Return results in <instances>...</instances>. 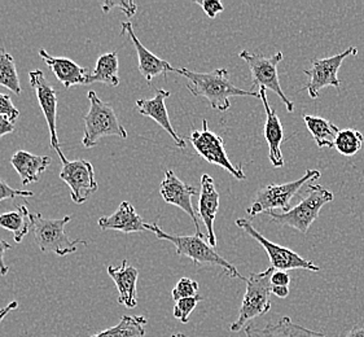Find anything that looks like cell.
Instances as JSON below:
<instances>
[{"label": "cell", "mask_w": 364, "mask_h": 337, "mask_svg": "<svg viewBox=\"0 0 364 337\" xmlns=\"http://www.w3.org/2000/svg\"><path fill=\"white\" fill-rule=\"evenodd\" d=\"M190 140L192 147L196 149L197 154H200L209 164L226 168L227 171H230L239 181L247 179V176L244 174V170H242V165L240 164L237 166H233V164L230 161L228 154L225 149V140L218 134L209 130L206 119H203L201 130L192 132Z\"/></svg>", "instance_id": "cell-10"}, {"label": "cell", "mask_w": 364, "mask_h": 337, "mask_svg": "<svg viewBox=\"0 0 364 337\" xmlns=\"http://www.w3.org/2000/svg\"><path fill=\"white\" fill-rule=\"evenodd\" d=\"M18 308V302L17 301H12L11 304H8L6 308L0 309V323L4 321V318L11 313V311H14L16 309Z\"/></svg>", "instance_id": "cell-39"}, {"label": "cell", "mask_w": 364, "mask_h": 337, "mask_svg": "<svg viewBox=\"0 0 364 337\" xmlns=\"http://www.w3.org/2000/svg\"><path fill=\"white\" fill-rule=\"evenodd\" d=\"M333 198V192L327 190L326 187L321 184H310L306 198H302L299 205L291 208L288 212H266V214L277 225L296 228L299 232L307 234L310 226L319 217L321 208L331 203Z\"/></svg>", "instance_id": "cell-5"}, {"label": "cell", "mask_w": 364, "mask_h": 337, "mask_svg": "<svg viewBox=\"0 0 364 337\" xmlns=\"http://www.w3.org/2000/svg\"><path fill=\"white\" fill-rule=\"evenodd\" d=\"M90 109L83 116L85 135L82 146L94 148L104 137H118L121 139L127 138V132L119 124L116 112L109 104L104 103L95 91L88 92Z\"/></svg>", "instance_id": "cell-4"}, {"label": "cell", "mask_w": 364, "mask_h": 337, "mask_svg": "<svg viewBox=\"0 0 364 337\" xmlns=\"http://www.w3.org/2000/svg\"><path fill=\"white\" fill-rule=\"evenodd\" d=\"M201 192L198 198V215L204 222L205 228L208 231L209 244L213 248L217 247V237L214 232V220L220 205V198L218 191L215 188L214 179L209 174L201 176Z\"/></svg>", "instance_id": "cell-18"}, {"label": "cell", "mask_w": 364, "mask_h": 337, "mask_svg": "<svg viewBox=\"0 0 364 337\" xmlns=\"http://www.w3.org/2000/svg\"><path fill=\"white\" fill-rule=\"evenodd\" d=\"M345 337H364V326H355L349 331V333Z\"/></svg>", "instance_id": "cell-41"}, {"label": "cell", "mask_w": 364, "mask_h": 337, "mask_svg": "<svg viewBox=\"0 0 364 337\" xmlns=\"http://www.w3.org/2000/svg\"><path fill=\"white\" fill-rule=\"evenodd\" d=\"M160 193L162 198L165 200V203H168L170 205L178 206L182 209L183 212L187 213L196 228V235L204 236L198 226L195 208L192 205V198L198 193L196 187L182 182L178 176H175L173 170H166L165 178L161 182Z\"/></svg>", "instance_id": "cell-14"}, {"label": "cell", "mask_w": 364, "mask_h": 337, "mask_svg": "<svg viewBox=\"0 0 364 337\" xmlns=\"http://www.w3.org/2000/svg\"><path fill=\"white\" fill-rule=\"evenodd\" d=\"M146 228L148 231L154 232L159 240H166L174 244L178 256L188 257L195 264L219 266L230 278L240 279L247 282V278H244L232 264H230L227 260L218 255V252L214 250L209 242H205V236H200V235L181 236V235L166 234L156 223H146Z\"/></svg>", "instance_id": "cell-2"}, {"label": "cell", "mask_w": 364, "mask_h": 337, "mask_svg": "<svg viewBox=\"0 0 364 337\" xmlns=\"http://www.w3.org/2000/svg\"><path fill=\"white\" fill-rule=\"evenodd\" d=\"M272 294L279 299H287L289 296V287L272 286Z\"/></svg>", "instance_id": "cell-40"}, {"label": "cell", "mask_w": 364, "mask_h": 337, "mask_svg": "<svg viewBox=\"0 0 364 337\" xmlns=\"http://www.w3.org/2000/svg\"><path fill=\"white\" fill-rule=\"evenodd\" d=\"M357 55V47H349L335 56L326 59H314L311 61V68L304 70V73L309 77V83L302 90H306L311 99H318L321 90L329 86L340 90L341 82L338 80V70L343 65V60Z\"/></svg>", "instance_id": "cell-12"}, {"label": "cell", "mask_w": 364, "mask_h": 337, "mask_svg": "<svg viewBox=\"0 0 364 337\" xmlns=\"http://www.w3.org/2000/svg\"><path fill=\"white\" fill-rule=\"evenodd\" d=\"M363 134L355 129H345L340 130L338 135L336 137L335 148L337 152L346 157H351L363 147Z\"/></svg>", "instance_id": "cell-29"}, {"label": "cell", "mask_w": 364, "mask_h": 337, "mask_svg": "<svg viewBox=\"0 0 364 337\" xmlns=\"http://www.w3.org/2000/svg\"><path fill=\"white\" fill-rule=\"evenodd\" d=\"M204 300L203 296L197 294L195 297H190V299H183V300L176 301L174 305V318H176L178 321H181L183 324L188 323L190 316L192 314V311L196 309L197 304L200 301Z\"/></svg>", "instance_id": "cell-30"}, {"label": "cell", "mask_w": 364, "mask_h": 337, "mask_svg": "<svg viewBox=\"0 0 364 337\" xmlns=\"http://www.w3.org/2000/svg\"><path fill=\"white\" fill-rule=\"evenodd\" d=\"M97 225L102 231L114 230V231H121L124 234L146 231V223L143 222L141 217L129 201L121 203V205L118 206V209L112 215L102 217L97 222Z\"/></svg>", "instance_id": "cell-22"}, {"label": "cell", "mask_w": 364, "mask_h": 337, "mask_svg": "<svg viewBox=\"0 0 364 337\" xmlns=\"http://www.w3.org/2000/svg\"><path fill=\"white\" fill-rule=\"evenodd\" d=\"M0 116L7 117L14 124H15L16 119L20 116V112L12 103L11 96L0 94Z\"/></svg>", "instance_id": "cell-33"}, {"label": "cell", "mask_w": 364, "mask_h": 337, "mask_svg": "<svg viewBox=\"0 0 364 337\" xmlns=\"http://www.w3.org/2000/svg\"><path fill=\"white\" fill-rule=\"evenodd\" d=\"M259 99L262 100L263 107L266 110V124H264V139L269 144V161L274 168L284 166V157L282 154V143L284 139V129L280 118L277 117V110L269 107L266 90L259 88Z\"/></svg>", "instance_id": "cell-15"}, {"label": "cell", "mask_w": 364, "mask_h": 337, "mask_svg": "<svg viewBox=\"0 0 364 337\" xmlns=\"http://www.w3.org/2000/svg\"><path fill=\"white\" fill-rule=\"evenodd\" d=\"M121 28H122V34L126 33L130 37L135 50L138 52L139 72L146 78L148 85H151L154 77H157L160 74L166 75L168 72L176 70L175 68L170 65V63H168L166 60L160 59L149 50H146V47L139 41V38L135 36L132 22H122Z\"/></svg>", "instance_id": "cell-19"}, {"label": "cell", "mask_w": 364, "mask_h": 337, "mask_svg": "<svg viewBox=\"0 0 364 337\" xmlns=\"http://www.w3.org/2000/svg\"><path fill=\"white\" fill-rule=\"evenodd\" d=\"M198 283L192 280L190 278H182L176 286L174 287V289L171 291V297L173 300L176 301L183 300V299H190V297H195L197 296L198 292Z\"/></svg>", "instance_id": "cell-31"}, {"label": "cell", "mask_w": 364, "mask_h": 337, "mask_svg": "<svg viewBox=\"0 0 364 337\" xmlns=\"http://www.w3.org/2000/svg\"><path fill=\"white\" fill-rule=\"evenodd\" d=\"M236 226L262 245L263 250H266V253L269 255L271 266L275 270H282V272H288V270H294V269L309 270V272H319L321 270L319 266L313 264L310 260L299 256V253H296L294 250L269 242V239H266L259 231L255 230L252 222L247 218L236 220Z\"/></svg>", "instance_id": "cell-9"}, {"label": "cell", "mask_w": 364, "mask_h": 337, "mask_svg": "<svg viewBox=\"0 0 364 337\" xmlns=\"http://www.w3.org/2000/svg\"><path fill=\"white\" fill-rule=\"evenodd\" d=\"M239 56L241 59L245 60V63L249 65L253 86L271 90L274 94H277L282 99V102L287 107V110L291 113L294 110V104L285 96L284 91L282 90L279 74H277V65L279 63L283 61L284 58L283 52H277L275 55L267 58L261 53H252L244 50L239 53Z\"/></svg>", "instance_id": "cell-8"}, {"label": "cell", "mask_w": 364, "mask_h": 337, "mask_svg": "<svg viewBox=\"0 0 364 337\" xmlns=\"http://www.w3.org/2000/svg\"><path fill=\"white\" fill-rule=\"evenodd\" d=\"M119 61H118V53L109 52L102 55L96 61V68L94 72L88 74L86 85L91 83H104L108 86L117 87L119 85Z\"/></svg>", "instance_id": "cell-24"}, {"label": "cell", "mask_w": 364, "mask_h": 337, "mask_svg": "<svg viewBox=\"0 0 364 337\" xmlns=\"http://www.w3.org/2000/svg\"><path fill=\"white\" fill-rule=\"evenodd\" d=\"M196 4L203 8L205 15L208 16L211 20L215 18L219 14H222L225 11L223 4L218 0H201V1H196Z\"/></svg>", "instance_id": "cell-35"}, {"label": "cell", "mask_w": 364, "mask_h": 337, "mask_svg": "<svg viewBox=\"0 0 364 337\" xmlns=\"http://www.w3.org/2000/svg\"><path fill=\"white\" fill-rule=\"evenodd\" d=\"M16 208L15 212L0 214V228L14 232L15 242H21L31 230V213L25 205H16Z\"/></svg>", "instance_id": "cell-26"}, {"label": "cell", "mask_w": 364, "mask_h": 337, "mask_svg": "<svg viewBox=\"0 0 364 337\" xmlns=\"http://www.w3.org/2000/svg\"><path fill=\"white\" fill-rule=\"evenodd\" d=\"M175 73L181 74L188 80L187 88L193 96L205 97L213 109L217 112H226L231 107V96H253L259 99V92L253 90H242L236 87L230 81L227 69H215L210 73H196L186 68L176 69Z\"/></svg>", "instance_id": "cell-1"}, {"label": "cell", "mask_w": 364, "mask_h": 337, "mask_svg": "<svg viewBox=\"0 0 364 337\" xmlns=\"http://www.w3.org/2000/svg\"><path fill=\"white\" fill-rule=\"evenodd\" d=\"M30 86L34 88L37 95L38 103L41 109L43 112L44 118L47 121L50 137H51V144L50 147L55 151L60 148L58 132H56V118H58V95L56 90L52 87L51 83L47 81L46 75L42 70L36 69L29 73Z\"/></svg>", "instance_id": "cell-13"}, {"label": "cell", "mask_w": 364, "mask_h": 337, "mask_svg": "<svg viewBox=\"0 0 364 337\" xmlns=\"http://www.w3.org/2000/svg\"><path fill=\"white\" fill-rule=\"evenodd\" d=\"M9 250H12V247L7 242H4L3 239H0V275H3V277L7 275L9 272V267L4 262V255Z\"/></svg>", "instance_id": "cell-37"}, {"label": "cell", "mask_w": 364, "mask_h": 337, "mask_svg": "<svg viewBox=\"0 0 364 337\" xmlns=\"http://www.w3.org/2000/svg\"><path fill=\"white\" fill-rule=\"evenodd\" d=\"M170 91L164 90V88H159L156 90V95L152 99H140L136 103L135 107L139 110L140 114L146 116V117L152 118L156 121L159 125L168 132V135L174 139L176 146L179 148H186V140L182 139L176 132L174 127L170 122L168 118V109H166V104L165 100L170 97Z\"/></svg>", "instance_id": "cell-16"}, {"label": "cell", "mask_w": 364, "mask_h": 337, "mask_svg": "<svg viewBox=\"0 0 364 337\" xmlns=\"http://www.w3.org/2000/svg\"><path fill=\"white\" fill-rule=\"evenodd\" d=\"M39 56L51 69L52 73L58 77V81L64 85V87L70 88L77 85H86L88 74L91 73L87 68L78 65L73 60L51 56L44 48L39 50Z\"/></svg>", "instance_id": "cell-21"}, {"label": "cell", "mask_w": 364, "mask_h": 337, "mask_svg": "<svg viewBox=\"0 0 364 337\" xmlns=\"http://www.w3.org/2000/svg\"><path fill=\"white\" fill-rule=\"evenodd\" d=\"M34 193L31 191L15 190L8 186L3 179H0V203L4 200L16 198H31Z\"/></svg>", "instance_id": "cell-34"}, {"label": "cell", "mask_w": 364, "mask_h": 337, "mask_svg": "<svg viewBox=\"0 0 364 337\" xmlns=\"http://www.w3.org/2000/svg\"><path fill=\"white\" fill-rule=\"evenodd\" d=\"M72 220V215H65L58 220L44 218L41 213L31 214V230L34 232L36 244L43 253L52 252L58 256H68L77 252L78 245L87 247L88 242L83 239L70 240L65 234V226Z\"/></svg>", "instance_id": "cell-6"}, {"label": "cell", "mask_w": 364, "mask_h": 337, "mask_svg": "<svg viewBox=\"0 0 364 337\" xmlns=\"http://www.w3.org/2000/svg\"><path fill=\"white\" fill-rule=\"evenodd\" d=\"M275 269L269 266L262 272H252L247 279V291L242 299L239 316L230 326L231 332H240L247 323L258 316L267 314L271 310L272 283L271 278Z\"/></svg>", "instance_id": "cell-3"}, {"label": "cell", "mask_w": 364, "mask_h": 337, "mask_svg": "<svg viewBox=\"0 0 364 337\" xmlns=\"http://www.w3.org/2000/svg\"><path fill=\"white\" fill-rule=\"evenodd\" d=\"M60 160L63 162V168L60 178L65 182L70 188V196L75 204H83L88 198L95 193L99 186L95 179V171L91 162L86 160H74L69 161L58 148L56 149Z\"/></svg>", "instance_id": "cell-11"}, {"label": "cell", "mask_w": 364, "mask_h": 337, "mask_svg": "<svg viewBox=\"0 0 364 337\" xmlns=\"http://www.w3.org/2000/svg\"><path fill=\"white\" fill-rule=\"evenodd\" d=\"M108 274L113 279L118 291V304L124 308L135 309L138 306L139 272L134 266L124 260L119 266H108Z\"/></svg>", "instance_id": "cell-17"}, {"label": "cell", "mask_w": 364, "mask_h": 337, "mask_svg": "<svg viewBox=\"0 0 364 337\" xmlns=\"http://www.w3.org/2000/svg\"><path fill=\"white\" fill-rule=\"evenodd\" d=\"M271 283H272V286L289 287V283H291V277H289L288 272L277 270V272L272 274Z\"/></svg>", "instance_id": "cell-36"}, {"label": "cell", "mask_w": 364, "mask_h": 337, "mask_svg": "<svg viewBox=\"0 0 364 337\" xmlns=\"http://www.w3.org/2000/svg\"><path fill=\"white\" fill-rule=\"evenodd\" d=\"M0 86L8 88L16 95L21 94V83L17 73L15 59L4 48L0 50Z\"/></svg>", "instance_id": "cell-28"}, {"label": "cell", "mask_w": 364, "mask_h": 337, "mask_svg": "<svg viewBox=\"0 0 364 337\" xmlns=\"http://www.w3.org/2000/svg\"><path fill=\"white\" fill-rule=\"evenodd\" d=\"M247 337H327L318 331L310 330L293 322L289 316H283L277 323L269 322L264 328H257L253 324L245 330ZM170 337H187L183 333H174Z\"/></svg>", "instance_id": "cell-20"}, {"label": "cell", "mask_w": 364, "mask_h": 337, "mask_svg": "<svg viewBox=\"0 0 364 337\" xmlns=\"http://www.w3.org/2000/svg\"><path fill=\"white\" fill-rule=\"evenodd\" d=\"M321 176L319 170L309 168L305 176H301L297 181L264 186L258 191L253 204L248 208L247 212L250 217H255L259 213L274 212V209H283L284 212H288L291 209V198H294L307 183L319 179Z\"/></svg>", "instance_id": "cell-7"}, {"label": "cell", "mask_w": 364, "mask_h": 337, "mask_svg": "<svg viewBox=\"0 0 364 337\" xmlns=\"http://www.w3.org/2000/svg\"><path fill=\"white\" fill-rule=\"evenodd\" d=\"M102 7L104 14H108L113 8H121V11L126 14L129 18L136 14V8H138L132 1H110V0L102 3Z\"/></svg>", "instance_id": "cell-32"}, {"label": "cell", "mask_w": 364, "mask_h": 337, "mask_svg": "<svg viewBox=\"0 0 364 337\" xmlns=\"http://www.w3.org/2000/svg\"><path fill=\"white\" fill-rule=\"evenodd\" d=\"M14 132H15V124L9 121L7 117L0 116V139Z\"/></svg>", "instance_id": "cell-38"}, {"label": "cell", "mask_w": 364, "mask_h": 337, "mask_svg": "<svg viewBox=\"0 0 364 337\" xmlns=\"http://www.w3.org/2000/svg\"><path fill=\"white\" fill-rule=\"evenodd\" d=\"M304 121L307 130L311 132L315 143L319 148H335L336 137L340 129L326 118L304 114Z\"/></svg>", "instance_id": "cell-25"}, {"label": "cell", "mask_w": 364, "mask_h": 337, "mask_svg": "<svg viewBox=\"0 0 364 337\" xmlns=\"http://www.w3.org/2000/svg\"><path fill=\"white\" fill-rule=\"evenodd\" d=\"M11 164L21 178L22 184L28 186L41 179L46 168L50 166L51 159L48 156H37L26 151H17L11 157Z\"/></svg>", "instance_id": "cell-23"}, {"label": "cell", "mask_w": 364, "mask_h": 337, "mask_svg": "<svg viewBox=\"0 0 364 337\" xmlns=\"http://www.w3.org/2000/svg\"><path fill=\"white\" fill-rule=\"evenodd\" d=\"M146 322V316H124L114 327L88 337H144Z\"/></svg>", "instance_id": "cell-27"}]
</instances>
